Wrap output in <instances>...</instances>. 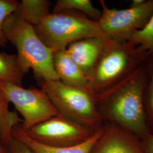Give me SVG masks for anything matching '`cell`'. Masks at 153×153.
<instances>
[{
  "instance_id": "obj_1",
  "label": "cell",
  "mask_w": 153,
  "mask_h": 153,
  "mask_svg": "<svg viewBox=\"0 0 153 153\" xmlns=\"http://www.w3.org/2000/svg\"><path fill=\"white\" fill-rule=\"evenodd\" d=\"M148 61L119 82L96 95L104 123L119 126L141 140L152 133L144 104Z\"/></svg>"
},
{
  "instance_id": "obj_2",
  "label": "cell",
  "mask_w": 153,
  "mask_h": 153,
  "mask_svg": "<svg viewBox=\"0 0 153 153\" xmlns=\"http://www.w3.org/2000/svg\"><path fill=\"white\" fill-rule=\"evenodd\" d=\"M2 31L7 42L16 47L17 58L26 71L32 69L42 81L59 80L53 65L55 51L39 38L33 25L14 12L6 18Z\"/></svg>"
},
{
  "instance_id": "obj_3",
  "label": "cell",
  "mask_w": 153,
  "mask_h": 153,
  "mask_svg": "<svg viewBox=\"0 0 153 153\" xmlns=\"http://www.w3.org/2000/svg\"><path fill=\"white\" fill-rule=\"evenodd\" d=\"M150 56L142 47L129 41L107 39L104 52L89 76L88 88L98 94L147 62Z\"/></svg>"
},
{
  "instance_id": "obj_4",
  "label": "cell",
  "mask_w": 153,
  "mask_h": 153,
  "mask_svg": "<svg viewBox=\"0 0 153 153\" xmlns=\"http://www.w3.org/2000/svg\"><path fill=\"white\" fill-rule=\"evenodd\" d=\"M34 28L39 38L55 51L66 49L70 44L83 39H107L97 21L76 11L50 13Z\"/></svg>"
},
{
  "instance_id": "obj_5",
  "label": "cell",
  "mask_w": 153,
  "mask_h": 153,
  "mask_svg": "<svg viewBox=\"0 0 153 153\" xmlns=\"http://www.w3.org/2000/svg\"><path fill=\"white\" fill-rule=\"evenodd\" d=\"M42 90L61 115L95 131L104 126L96 95L88 88L66 85L59 80L42 81Z\"/></svg>"
},
{
  "instance_id": "obj_6",
  "label": "cell",
  "mask_w": 153,
  "mask_h": 153,
  "mask_svg": "<svg viewBox=\"0 0 153 153\" xmlns=\"http://www.w3.org/2000/svg\"><path fill=\"white\" fill-rule=\"evenodd\" d=\"M102 14L97 21L108 39L129 41L134 33L141 30L153 15V0H146L141 5L126 9H110L100 0Z\"/></svg>"
},
{
  "instance_id": "obj_7",
  "label": "cell",
  "mask_w": 153,
  "mask_h": 153,
  "mask_svg": "<svg viewBox=\"0 0 153 153\" xmlns=\"http://www.w3.org/2000/svg\"><path fill=\"white\" fill-rule=\"evenodd\" d=\"M20 129L34 141L53 148H68L79 145L93 136L95 131L58 114L36 125Z\"/></svg>"
},
{
  "instance_id": "obj_8",
  "label": "cell",
  "mask_w": 153,
  "mask_h": 153,
  "mask_svg": "<svg viewBox=\"0 0 153 153\" xmlns=\"http://www.w3.org/2000/svg\"><path fill=\"white\" fill-rule=\"evenodd\" d=\"M0 88L9 103L22 116L21 125L28 128L59 114L44 91L25 88L20 85L0 81Z\"/></svg>"
},
{
  "instance_id": "obj_9",
  "label": "cell",
  "mask_w": 153,
  "mask_h": 153,
  "mask_svg": "<svg viewBox=\"0 0 153 153\" xmlns=\"http://www.w3.org/2000/svg\"><path fill=\"white\" fill-rule=\"evenodd\" d=\"M90 153H145L142 140L131 132L104 123L103 132Z\"/></svg>"
},
{
  "instance_id": "obj_10",
  "label": "cell",
  "mask_w": 153,
  "mask_h": 153,
  "mask_svg": "<svg viewBox=\"0 0 153 153\" xmlns=\"http://www.w3.org/2000/svg\"><path fill=\"white\" fill-rule=\"evenodd\" d=\"M107 39L93 37L70 44L66 51L71 59L88 77L104 52Z\"/></svg>"
},
{
  "instance_id": "obj_11",
  "label": "cell",
  "mask_w": 153,
  "mask_h": 153,
  "mask_svg": "<svg viewBox=\"0 0 153 153\" xmlns=\"http://www.w3.org/2000/svg\"><path fill=\"white\" fill-rule=\"evenodd\" d=\"M53 65L61 82L74 87L88 88L89 77L73 60L66 49L54 52Z\"/></svg>"
},
{
  "instance_id": "obj_12",
  "label": "cell",
  "mask_w": 153,
  "mask_h": 153,
  "mask_svg": "<svg viewBox=\"0 0 153 153\" xmlns=\"http://www.w3.org/2000/svg\"><path fill=\"white\" fill-rule=\"evenodd\" d=\"M19 124L13 128L12 137L25 143L33 153H90L94 145L102 134L103 129V127L96 131L88 140L76 146L68 148H53L41 144L27 136L20 129Z\"/></svg>"
},
{
  "instance_id": "obj_13",
  "label": "cell",
  "mask_w": 153,
  "mask_h": 153,
  "mask_svg": "<svg viewBox=\"0 0 153 153\" xmlns=\"http://www.w3.org/2000/svg\"><path fill=\"white\" fill-rule=\"evenodd\" d=\"M51 4V2L48 0H22L19 2L16 12L35 27L50 13Z\"/></svg>"
},
{
  "instance_id": "obj_14",
  "label": "cell",
  "mask_w": 153,
  "mask_h": 153,
  "mask_svg": "<svg viewBox=\"0 0 153 153\" xmlns=\"http://www.w3.org/2000/svg\"><path fill=\"white\" fill-rule=\"evenodd\" d=\"M26 73L16 55L0 52V81L21 86L23 78Z\"/></svg>"
},
{
  "instance_id": "obj_15",
  "label": "cell",
  "mask_w": 153,
  "mask_h": 153,
  "mask_svg": "<svg viewBox=\"0 0 153 153\" xmlns=\"http://www.w3.org/2000/svg\"><path fill=\"white\" fill-rule=\"evenodd\" d=\"M9 103L5 95L0 88V139L4 145L11 140L13 128L22 123V119L16 112L9 111Z\"/></svg>"
},
{
  "instance_id": "obj_16",
  "label": "cell",
  "mask_w": 153,
  "mask_h": 153,
  "mask_svg": "<svg viewBox=\"0 0 153 153\" xmlns=\"http://www.w3.org/2000/svg\"><path fill=\"white\" fill-rule=\"evenodd\" d=\"M65 11H79L95 21H98L102 14L101 10L95 8L90 0H58L53 13Z\"/></svg>"
},
{
  "instance_id": "obj_17",
  "label": "cell",
  "mask_w": 153,
  "mask_h": 153,
  "mask_svg": "<svg viewBox=\"0 0 153 153\" xmlns=\"http://www.w3.org/2000/svg\"><path fill=\"white\" fill-rule=\"evenodd\" d=\"M148 80L145 90L144 104L148 126L153 128V57L150 56L147 62Z\"/></svg>"
},
{
  "instance_id": "obj_18",
  "label": "cell",
  "mask_w": 153,
  "mask_h": 153,
  "mask_svg": "<svg viewBox=\"0 0 153 153\" xmlns=\"http://www.w3.org/2000/svg\"><path fill=\"white\" fill-rule=\"evenodd\" d=\"M129 41L142 47L153 57V15L146 25L134 33Z\"/></svg>"
},
{
  "instance_id": "obj_19",
  "label": "cell",
  "mask_w": 153,
  "mask_h": 153,
  "mask_svg": "<svg viewBox=\"0 0 153 153\" xmlns=\"http://www.w3.org/2000/svg\"><path fill=\"white\" fill-rule=\"evenodd\" d=\"M19 1L16 0H0V46H5L7 41L2 31L3 24L6 18L16 11Z\"/></svg>"
},
{
  "instance_id": "obj_20",
  "label": "cell",
  "mask_w": 153,
  "mask_h": 153,
  "mask_svg": "<svg viewBox=\"0 0 153 153\" xmlns=\"http://www.w3.org/2000/svg\"><path fill=\"white\" fill-rule=\"evenodd\" d=\"M4 146L5 153H33L27 145L13 137Z\"/></svg>"
},
{
  "instance_id": "obj_21",
  "label": "cell",
  "mask_w": 153,
  "mask_h": 153,
  "mask_svg": "<svg viewBox=\"0 0 153 153\" xmlns=\"http://www.w3.org/2000/svg\"><path fill=\"white\" fill-rule=\"evenodd\" d=\"M145 153H153V133L142 140Z\"/></svg>"
},
{
  "instance_id": "obj_22",
  "label": "cell",
  "mask_w": 153,
  "mask_h": 153,
  "mask_svg": "<svg viewBox=\"0 0 153 153\" xmlns=\"http://www.w3.org/2000/svg\"><path fill=\"white\" fill-rule=\"evenodd\" d=\"M145 1L146 0H133L131 1V6L136 7V6L141 5L142 4H143L145 2Z\"/></svg>"
},
{
  "instance_id": "obj_23",
  "label": "cell",
  "mask_w": 153,
  "mask_h": 153,
  "mask_svg": "<svg viewBox=\"0 0 153 153\" xmlns=\"http://www.w3.org/2000/svg\"><path fill=\"white\" fill-rule=\"evenodd\" d=\"M0 153H5L4 145L1 140V139H0Z\"/></svg>"
}]
</instances>
